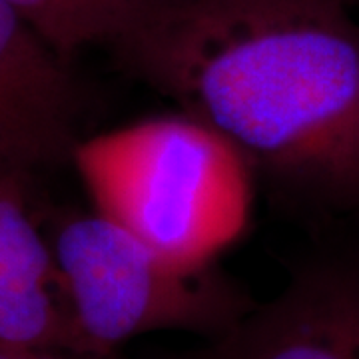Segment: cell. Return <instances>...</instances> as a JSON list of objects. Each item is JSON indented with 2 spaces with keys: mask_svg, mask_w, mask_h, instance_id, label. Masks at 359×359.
Returning <instances> with one entry per match:
<instances>
[{
  "mask_svg": "<svg viewBox=\"0 0 359 359\" xmlns=\"http://www.w3.org/2000/svg\"><path fill=\"white\" fill-rule=\"evenodd\" d=\"M42 39L72 62L86 48L110 50L144 0H4Z\"/></svg>",
  "mask_w": 359,
  "mask_h": 359,
  "instance_id": "52a82bcc",
  "label": "cell"
},
{
  "mask_svg": "<svg viewBox=\"0 0 359 359\" xmlns=\"http://www.w3.org/2000/svg\"><path fill=\"white\" fill-rule=\"evenodd\" d=\"M110 52L254 178L359 212V20L344 0H144Z\"/></svg>",
  "mask_w": 359,
  "mask_h": 359,
  "instance_id": "6da1fadb",
  "label": "cell"
},
{
  "mask_svg": "<svg viewBox=\"0 0 359 359\" xmlns=\"http://www.w3.org/2000/svg\"><path fill=\"white\" fill-rule=\"evenodd\" d=\"M355 2H358V6H359V0H355Z\"/></svg>",
  "mask_w": 359,
  "mask_h": 359,
  "instance_id": "9c48e42d",
  "label": "cell"
},
{
  "mask_svg": "<svg viewBox=\"0 0 359 359\" xmlns=\"http://www.w3.org/2000/svg\"><path fill=\"white\" fill-rule=\"evenodd\" d=\"M30 178L0 174V344L84 351L56 259L28 208Z\"/></svg>",
  "mask_w": 359,
  "mask_h": 359,
  "instance_id": "8992f818",
  "label": "cell"
},
{
  "mask_svg": "<svg viewBox=\"0 0 359 359\" xmlns=\"http://www.w3.org/2000/svg\"><path fill=\"white\" fill-rule=\"evenodd\" d=\"M52 252L88 353H114L130 339L158 332L216 341L256 308L218 264H180L96 210L65 219Z\"/></svg>",
  "mask_w": 359,
  "mask_h": 359,
  "instance_id": "3957f363",
  "label": "cell"
},
{
  "mask_svg": "<svg viewBox=\"0 0 359 359\" xmlns=\"http://www.w3.org/2000/svg\"><path fill=\"white\" fill-rule=\"evenodd\" d=\"M204 359H359V256L304 264Z\"/></svg>",
  "mask_w": 359,
  "mask_h": 359,
  "instance_id": "277c9868",
  "label": "cell"
},
{
  "mask_svg": "<svg viewBox=\"0 0 359 359\" xmlns=\"http://www.w3.org/2000/svg\"><path fill=\"white\" fill-rule=\"evenodd\" d=\"M70 164L98 214L180 264H216L248 228L252 170L180 110L82 138Z\"/></svg>",
  "mask_w": 359,
  "mask_h": 359,
  "instance_id": "7a4b0ae2",
  "label": "cell"
},
{
  "mask_svg": "<svg viewBox=\"0 0 359 359\" xmlns=\"http://www.w3.org/2000/svg\"><path fill=\"white\" fill-rule=\"evenodd\" d=\"M0 359H134L122 358L118 353H78V351H62V349H39V347H22L0 344ZM164 359H204V349L190 353V355H178V358Z\"/></svg>",
  "mask_w": 359,
  "mask_h": 359,
  "instance_id": "ba28073f",
  "label": "cell"
},
{
  "mask_svg": "<svg viewBox=\"0 0 359 359\" xmlns=\"http://www.w3.org/2000/svg\"><path fill=\"white\" fill-rule=\"evenodd\" d=\"M80 114L70 62L0 0V174L72 162Z\"/></svg>",
  "mask_w": 359,
  "mask_h": 359,
  "instance_id": "5b68a950",
  "label": "cell"
}]
</instances>
